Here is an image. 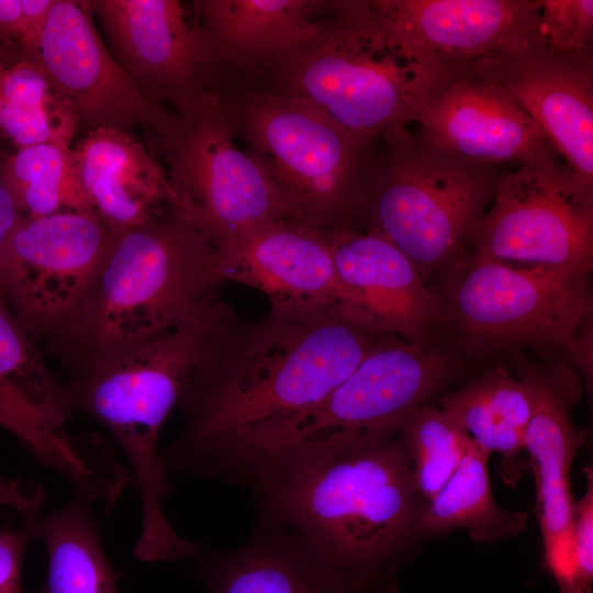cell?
I'll return each mask as SVG.
<instances>
[{
    "label": "cell",
    "mask_w": 593,
    "mask_h": 593,
    "mask_svg": "<svg viewBox=\"0 0 593 593\" xmlns=\"http://www.w3.org/2000/svg\"><path fill=\"white\" fill-rule=\"evenodd\" d=\"M385 336L340 309L270 310L256 322L230 310L179 396L181 429L163 456L167 472L191 477L224 445L312 406Z\"/></svg>",
    "instance_id": "obj_1"
},
{
    "label": "cell",
    "mask_w": 593,
    "mask_h": 593,
    "mask_svg": "<svg viewBox=\"0 0 593 593\" xmlns=\"http://www.w3.org/2000/svg\"><path fill=\"white\" fill-rule=\"evenodd\" d=\"M251 492L258 512L299 535L348 593H369L423 539L425 503L400 433L290 471Z\"/></svg>",
    "instance_id": "obj_2"
},
{
    "label": "cell",
    "mask_w": 593,
    "mask_h": 593,
    "mask_svg": "<svg viewBox=\"0 0 593 593\" xmlns=\"http://www.w3.org/2000/svg\"><path fill=\"white\" fill-rule=\"evenodd\" d=\"M215 245L170 208L111 242L82 299L47 339L71 374L228 305Z\"/></svg>",
    "instance_id": "obj_3"
},
{
    "label": "cell",
    "mask_w": 593,
    "mask_h": 593,
    "mask_svg": "<svg viewBox=\"0 0 593 593\" xmlns=\"http://www.w3.org/2000/svg\"><path fill=\"white\" fill-rule=\"evenodd\" d=\"M230 310L92 362L64 384L72 412L99 421L128 461L142 503V527L133 555L142 562L191 560L200 550L174 529L165 513L163 501L170 486L158 440L210 334Z\"/></svg>",
    "instance_id": "obj_4"
},
{
    "label": "cell",
    "mask_w": 593,
    "mask_h": 593,
    "mask_svg": "<svg viewBox=\"0 0 593 593\" xmlns=\"http://www.w3.org/2000/svg\"><path fill=\"white\" fill-rule=\"evenodd\" d=\"M325 35L259 77L365 138L406 126L449 76L433 56L382 27L363 0L324 1Z\"/></svg>",
    "instance_id": "obj_5"
},
{
    "label": "cell",
    "mask_w": 593,
    "mask_h": 593,
    "mask_svg": "<svg viewBox=\"0 0 593 593\" xmlns=\"http://www.w3.org/2000/svg\"><path fill=\"white\" fill-rule=\"evenodd\" d=\"M379 139L366 168L357 227L387 237L427 283L470 253L501 174L432 146L406 126Z\"/></svg>",
    "instance_id": "obj_6"
},
{
    "label": "cell",
    "mask_w": 593,
    "mask_h": 593,
    "mask_svg": "<svg viewBox=\"0 0 593 593\" xmlns=\"http://www.w3.org/2000/svg\"><path fill=\"white\" fill-rule=\"evenodd\" d=\"M220 94L234 134L299 220L324 232L358 226L366 168L377 138L345 130L299 98L245 85Z\"/></svg>",
    "instance_id": "obj_7"
},
{
    "label": "cell",
    "mask_w": 593,
    "mask_h": 593,
    "mask_svg": "<svg viewBox=\"0 0 593 593\" xmlns=\"http://www.w3.org/2000/svg\"><path fill=\"white\" fill-rule=\"evenodd\" d=\"M146 131L161 159L171 210L215 246L271 222L299 220L262 165L235 144L219 90L165 107Z\"/></svg>",
    "instance_id": "obj_8"
},
{
    "label": "cell",
    "mask_w": 593,
    "mask_h": 593,
    "mask_svg": "<svg viewBox=\"0 0 593 593\" xmlns=\"http://www.w3.org/2000/svg\"><path fill=\"white\" fill-rule=\"evenodd\" d=\"M590 273L469 253L441 277L445 336L461 354L526 344L566 353L592 316Z\"/></svg>",
    "instance_id": "obj_9"
},
{
    "label": "cell",
    "mask_w": 593,
    "mask_h": 593,
    "mask_svg": "<svg viewBox=\"0 0 593 593\" xmlns=\"http://www.w3.org/2000/svg\"><path fill=\"white\" fill-rule=\"evenodd\" d=\"M71 413L65 385L53 377L0 292V426L64 477L75 495L110 513L133 484L131 471L108 440L67 432Z\"/></svg>",
    "instance_id": "obj_10"
},
{
    "label": "cell",
    "mask_w": 593,
    "mask_h": 593,
    "mask_svg": "<svg viewBox=\"0 0 593 593\" xmlns=\"http://www.w3.org/2000/svg\"><path fill=\"white\" fill-rule=\"evenodd\" d=\"M470 254L592 270L593 188L559 158L502 172Z\"/></svg>",
    "instance_id": "obj_11"
},
{
    "label": "cell",
    "mask_w": 593,
    "mask_h": 593,
    "mask_svg": "<svg viewBox=\"0 0 593 593\" xmlns=\"http://www.w3.org/2000/svg\"><path fill=\"white\" fill-rule=\"evenodd\" d=\"M460 351L446 337L410 343L383 337L356 369L311 410L315 435L332 446L399 434L417 409L444 395Z\"/></svg>",
    "instance_id": "obj_12"
},
{
    "label": "cell",
    "mask_w": 593,
    "mask_h": 593,
    "mask_svg": "<svg viewBox=\"0 0 593 593\" xmlns=\"http://www.w3.org/2000/svg\"><path fill=\"white\" fill-rule=\"evenodd\" d=\"M111 237L94 212L22 215L0 250V292L30 335L48 338L68 318Z\"/></svg>",
    "instance_id": "obj_13"
},
{
    "label": "cell",
    "mask_w": 593,
    "mask_h": 593,
    "mask_svg": "<svg viewBox=\"0 0 593 593\" xmlns=\"http://www.w3.org/2000/svg\"><path fill=\"white\" fill-rule=\"evenodd\" d=\"M35 58L88 132L148 130L163 112L164 105L149 100L110 54L87 1L55 0Z\"/></svg>",
    "instance_id": "obj_14"
},
{
    "label": "cell",
    "mask_w": 593,
    "mask_h": 593,
    "mask_svg": "<svg viewBox=\"0 0 593 593\" xmlns=\"http://www.w3.org/2000/svg\"><path fill=\"white\" fill-rule=\"evenodd\" d=\"M114 58L153 102L175 108L209 88L216 70L200 22L177 0L87 1Z\"/></svg>",
    "instance_id": "obj_15"
},
{
    "label": "cell",
    "mask_w": 593,
    "mask_h": 593,
    "mask_svg": "<svg viewBox=\"0 0 593 593\" xmlns=\"http://www.w3.org/2000/svg\"><path fill=\"white\" fill-rule=\"evenodd\" d=\"M459 72L505 91L564 164L593 188V64L563 58L536 41H523L490 52Z\"/></svg>",
    "instance_id": "obj_16"
},
{
    "label": "cell",
    "mask_w": 593,
    "mask_h": 593,
    "mask_svg": "<svg viewBox=\"0 0 593 593\" xmlns=\"http://www.w3.org/2000/svg\"><path fill=\"white\" fill-rule=\"evenodd\" d=\"M221 281L262 292L271 311L314 314L340 309L355 318V300L338 276L326 233L294 219L279 220L215 246Z\"/></svg>",
    "instance_id": "obj_17"
},
{
    "label": "cell",
    "mask_w": 593,
    "mask_h": 593,
    "mask_svg": "<svg viewBox=\"0 0 593 593\" xmlns=\"http://www.w3.org/2000/svg\"><path fill=\"white\" fill-rule=\"evenodd\" d=\"M514 370L526 378L533 394L524 447L535 478L544 567L559 592L570 593L569 534L575 503L571 467L585 439V432L572 419L581 379L566 360L545 368L517 361Z\"/></svg>",
    "instance_id": "obj_18"
},
{
    "label": "cell",
    "mask_w": 593,
    "mask_h": 593,
    "mask_svg": "<svg viewBox=\"0 0 593 593\" xmlns=\"http://www.w3.org/2000/svg\"><path fill=\"white\" fill-rule=\"evenodd\" d=\"M412 122L427 144L479 164L518 168L559 157L505 91L468 72L449 75Z\"/></svg>",
    "instance_id": "obj_19"
},
{
    "label": "cell",
    "mask_w": 593,
    "mask_h": 593,
    "mask_svg": "<svg viewBox=\"0 0 593 593\" xmlns=\"http://www.w3.org/2000/svg\"><path fill=\"white\" fill-rule=\"evenodd\" d=\"M355 318L410 343L445 337L444 301L412 261L380 233L359 227L325 232Z\"/></svg>",
    "instance_id": "obj_20"
},
{
    "label": "cell",
    "mask_w": 593,
    "mask_h": 593,
    "mask_svg": "<svg viewBox=\"0 0 593 593\" xmlns=\"http://www.w3.org/2000/svg\"><path fill=\"white\" fill-rule=\"evenodd\" d=\"M374 20L449 72L490 52L538 41V0H365Z\"/></svg>",
    "instance_id": "obj_21"
},
{
    "label": "cell",
    "mask_w": 593,
    "mask_h": 593,
    "mask_svg": "<svg viewBox=\"0 0 593 593\" xmlns=\"http://www.w3.org/2000/svg\"><path fill=\"white\" fill-rule=\"evenodd\" d=\"M323 2L199 0L194 1V8L216 69L259 77L325 35L326 15L314 19Z\"/></svg>",
    "instance_id": "obj_22"
},
{
    "label": "cell",
    "mask_w": 593,
    "mask_h": 593,
    "mask_svg": "<svg viewBox=\"0 0 593 593\" xmlns=\"http://www.w3.org/2000/svg\"><path fill=\"white\" fill-rule=\"evenodd\" d=\"M191 561L210 593H348L299 535L260 512L244 544Z\"/></svg>",
    "instance_id": "obj_23"
},
{
    "label": "cell",
    "mask_w": 593,
    "mask_h": 593,
    "mask_svg": "<svg viewBox=\"0 0 593 593\" xmlns=\"http://www.w3.org/2000/svg\"><path fill=\"white\" fill-rule=\"evenodd\" d=\"M82 190L112 233L141 225L170 208V188L154 155L132 133L89 131L72 148Z\"/></svg>",
    "instance_id": "obj_24"
},
{
    "label": "cell",
    "mask_w": 593,
    "mask_h": 593,
    "mask_svg": "<svg viewBox=\"0 0 593 593\" xmlns=\"http://www.w3.org/2000/svg\"><path fill=\"white\" fill-rule=\"evenodd\" d=\"M439 409L460 426L486 455L501 456L500 474L508 486L517 484L528 463L525 433L533 394L526 378L495 365L456 391L438 399Z\"/></svg>",
    "instance_id": "obj_25"
},
{
    "label": "cell",
    "mask_w": 593,
    "mask_h": 593,
    "mask_svg": "<svg viewBox=\"0 0 593 593\" xmlns=\"http://www.w3.org/2000/svg\"><path fill=\"white\" fill-rule=\"evenodd\" d=\"M489 458L471 441L450 480L423 508V539L466 529L473 541L493 544L527 527L525 512L505 511L496 504L489 480Z\"/></svg>",
    "instance_id": "obj_26"
},
{
    "label": "cell",
    "mask_w": 593,
    "mask_h": 593,
    "mask_svg": "<svg viewBox=\"0 0 593 593\" xmlns=\"http://www.w3.org/2000/svg\"><path fill=\"white\" fill-rule=\"evenodd\" d=\"M36 537L47 553L41 593H116V575L82 497L75 495L66 506L40 517Z\"/></svg>",
    "instance_id": "obj_27"
},
{
    "label": "cell",
    "mask_w": 593,
    "mask_h": 593,
    "mask_svg": "<svg viewBox=\"0 0 593 593\" xmlns=\"http://www.w3.org/2000/svg\"><path fill=\"white\" fill-rule=\"evenodd\" d=\"M78 127L36 58L21 54L0 66V138L18 149L41 143L70 145Z\"/></svg>",
    "instance_id": "obj_28"
},
{
    "label": "cell",
    "mask_w": 593,
    "mask_h": 593,
    "mask_svg": "<svg viewBox=\"0 0 593 593\" xmlns=\"http://www.w3.org/2000/svg\"><path fill=\"white\" fill-rule=\"evenodd\" d=\"M0 174L23 216H46L63 208L94 212L80 184L68 144L41 143L19 148Z\"/></svg>",
    "instance_id": "obj_29"
},
{
    "label": "cell",
    "mask_w": 593,
    "mask_h": 593,
    "mask_svg": "<svg viewBox=\"0 0 593 593\" xmlns=\"http://www.w3.org/2000/svg\"><path fill=\"white\" fill-rule=\"evenodd\" d=\"M422 501L430 502L450 480L472 439L439 407L417 409L400 432Z\"/></svg>",
    "instance_id": "obj_30"
},
{
    "label": "cell",
    "mask_w": 593,
    "mask_h": 593,
    "mask_svg": "<svg viewBox=\"0 0 593 593\" xmlns=\"http://www.w3.org/2000/svg\"><path fill=\"white\" fill-rule=\"evenodd\" d=\"M537 35L552 53L593 64V1L538 0Z\"/></svg>",
    "instance_id": "obj_31"
},
{
    "label": "cell",
    "mask_w": 593,
    "mask_h": 593,
    "mask_svg": "<svg viewBox=\"0 0 593 593\" xmlns=\"http://www.w3.org/2000/svg\"><path fill=\"white\" fill-rule=\"evenodd\" d=\"M583 471L586 489L574 503L569 534L570 593H591L593 581V474Z\"/></svg>",
    "instance_id": "obj_32"
},
{
    "label": "cell",
    "mask_w": 593,
    "mask_h": 593,
    "mask_svg": "<svg viewBox=\"0 0 593 593\" xmlns=\"http://www.w3.org/2000/svg\"><path fill=\"white\" fill-rule=\"evenodd\" d=\"M40 517L23 519L16 528L0 529V593H22V560L26 546L36 537Z\"/></svg>",
    "instance_id": "obj_33"
},
{
    "label": "cell",
    "mask_w": 593,
    "mask_h": 593,
    "mask_svg": "<svg viewBox=\"0 0 593 593\" xmlns=\"http://www.w3.org/2000/svg\"><path fill=\"white\" fill-rule=\"evenodd\" d=\"M43 501L44 490L40 484L0 477V508H13L23 519H30L41 516Z\"/></svg>",
    "instance_id": "obj_34"
},
{
    "label": "cell",
    "mask_w": 593,
    "mask_h": 593,
    "mask_svg": "<svg viewBox=\"0 0 593 593\" xmlns=\"http://www.w3.org/2000/svg\"><path fill=\"white\" fill-rule=\"evenodd\" d=\"M55 0H22V23L19 41L22 54L35 58L40 40Z\"/></svg>",
    "instance_id": "obj_35"
},
{
    "label": "cell",
    "mask_w": 593,
    "mask_h": 593,
    "mask_svg": "<svg viewBox=\"0 0 593 593\" xmlns=\"http://www.w3.org/2000/svg\"><path fill=\"white\" fill-rule=\"evenodd\" d=\"M592 316L588 317L578 329L574 340L566 351L567 363L582 379L588 389L592 388L593 367H592Z\"/></svg>",
    "instance_id": "obj_36"
},
{
    "label": "cell",
    "mask_w": 593,
    "mask_h": 593,
    "mask_svg": "<svg viewBox=\"0 0 593 593\" xmlns=\"http://www.w3.org/2000/svg\"><path fill=\"white\" fill-rule=\"evenodd\" d=\"M21 217L22 213L0 174V250Z\"/></svg>",
    "instance_id": "obj_37"
},
{
    "label": "cell",
    "mask_w": 593,
    "mask_h": 593,
    "mask_svg": "<svg viewBox=\"0 0 593 593\" xmlns=\"http://www.w3.org/2000/svg\"><path fill=\"white\" fill-rule=\"evenodd\" d=\"M22 14V0H0V38H20Z\"/></svg>",
    "instance_id": "obj_38"
},
{
    "label": "cell",
    "mask_w": 593,
    "mask_h": 593,
    "mask_svg": "<svg viewBox=\"0 0 593 593\" xmlns=\"http://www.w3.org/2000/svg\"><path fill=\"white\" fill-rule=\"evenodd\" d=\"M13 60L14 59L11 58V55H10L7 46L4 45L3 40L0 38V66L4 65V64H8V63H11Z\"/></svg>",
    "instance_id": "obj_39"
}]
</instances>
